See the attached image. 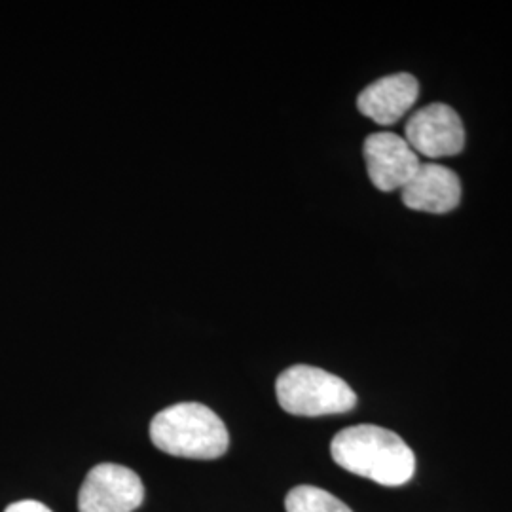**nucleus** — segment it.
I'll return each mask as SVG.
<instances>
[{
  "mask_svg": "<svg viewBox=\"0 0 512 512\" xmlns=\"http://www.w3.org/2000/svg\"><path fill=\"white\" fill-rule=\"evenodd\" d=\"M330 454L342 469L382 486H403L416 473L410 446L378 425L342 429L330 442Z\"/></svg>",
  "mask_w": 512,
  "mask_h": 512,
  "instance_id": "f257e3e1",
  "label": "nucleus"
},
{
  "mask_svg": "<svg viewBox=\"0 0 512 512\" xmlns=\"http://www.w3.org/2000/svg\"><path fill=\"white\" fill-rule=\"evenodd\" d=\"M152 444L169 456L217 459L226 454L230 437L224 421L205 404L167 406L150 421Z\"/></svg>",
  "mask_w": 512,
  "mask_h": 512,
  "instance_id": "f03ea898",
  "label": "nucleus"
},
{
  "mask_svg": "<svg viewBox=\"0 0 512 512\" xmlns=\"http://www.w3.org/2000/svg\"><path fill=\"white\" fill-rule=\"evenodd\" d=\"M275 395L285 412L302 418L346 414L357 404L355 391L342 378L310 365H294L281 372Z\"/></svg>",
  "mask_w": 512,
  "mask_h": 512,
  "instance_id": "7ed1b4c3",
  "label": "nucleus"
},
{
  "mask_svg": "<svg viewBox=\"0 0 512 512\" xmlns=\"http://www.w3.org/2000/svg\"><path fill=\"white\" fill-rule=\"evenodd\" d=\"M145 499L143 480L116 463H99L78 494V512H133Z\"/></svg>",
  "mask_w": 512,
  "mask_h": 512,
  "instance_id": "20e7f679",
  "label": "nucleus"
},
{
  "mask_svg": "<svg viewBox=\"0 0 512 512\" xmlns=\"http://www.w3.org/2000/svg\"><path fill=\"white\" fill-rule=\"evenodd\" d=\"M404 139L418 156L437 160L456 156L465 148V128L456 110L433 103L410 116Z\"/></svg>",
  "mask_w": 512,
  "mask_h": 512,
  "instance_id": "39448f33",
  "label": "nucleus"
},
{
  "mask_svg": "<svg viewBox=\"0 0 512 512\" xmlns=\"http://www.w3.org/2000/svg\"><path fill=\"white\" fill-rule=\"evenodd\" d=\"M365 162L368 177L382 192L403 190L414 173L420 169V156L401 135L391 131H378L365 141Z\"/></svg>",
  "mask_w": 512,
  "mask_h": 512,
  "instance_id": "423d86ee",
  "label": "nucleus"
},
{
  "mask_svg": "<svg viewBox=\"0 0 512 512\" xmlns=\"http://www.w3.org/2000/svg\"><path fill=\"white\" fill-rule=\"evenodd\" d=\"M403 202L412 211L448 213L461 200V181L458 173L446 165L421 162L414 177L401 190Z\"/></svg>",
  "mask_w": 512,
  "mask_h": 512,
  "instance_id": "0eeeda50",
  "label": "nucleus"
},
{
  "mask_svg": "<svg viewBox=\"0 0 512 512\" xmlns=\"http://www.w3.org/2000/svg\"><path fill=\"white\" fill-rule=\"evenodd\" d=\"M420 97L418 80L408 73L384 76L366 86L357 97V109L380 126L399 122Z\"/></svg>",
  "mask_w": 512,
  "mask_h": 512,
  "instance_id": "6e6552de",
  "label": "nucleus"
},
{
  "mask_svg": "<svg viewBox=\"0 0 512 512\" xmlns=\"http://www.w3.org/2000/svg\"><path fill=\"white\" fill-rule=\"evenodd\" d=\"M287 512H353L336 495L315 486H296L285 497Z\"/></svg>",
  "mask_w": 512,
  "mask_h": 512,
  "instance_id": "1a4fd4ad",
  "label": "nucleus"
},
{
  "mask_svg": "<svg viewBox=\"0 0 512 512\" xmlns=\"http://www.w3.org/2000/svg\"><path fill=\"white\" fill-rule=\"evenodd\" d=\"M4 512H54L50 511L44 503L35 501V499H25V501H18V503H12L10 507H6Z\"/></svg>",
  "mask_w": 512,
  "mask_h": 512,
  "instance_id": "9d476101",
  "label": "nucleus"
}]
</instances>
